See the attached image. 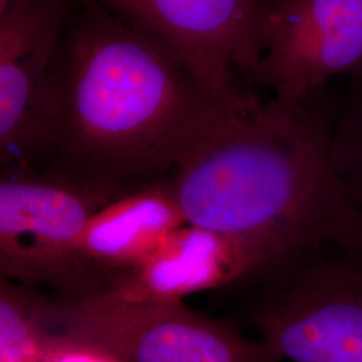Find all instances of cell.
<instances>
[{"mask_svg":"<svg viewBox=\"0 0 362 362\" xmlns=\"http://www.w3.org/2000/svg\"><path fill=\"white\" fill-rule=\"evenodd\" d=\"M362 64V0H270L255 82L286 103H308Z\"/></svg>","mask_w":362,"mask_h":362,"instance_id":"8","label":"cell"},{"mask_svg":"<svg viewBox=\"0 0 362 362\" xmlns=\"http://www.w3.org/2000/svg\"><path fill=\"white\" fill-rule=\"evenodd\" d=\"M11 0H0V11H3L8 4H10Z\"/></svg>","mask_w":362,"mask_h":362,"instance_id":"15","label":"cell"},{"mask_svg":"<svg viewBox=\"0 0 362 362\" xmlns=\"http://www.w3.org/2000/svg\"><path fill=\"white\" fill-rule=\"evenodd\" d=\"M33 362H122L113 351L90 337L67 330H52Z\"/></svg>","mask_w":362,"mask_h":362,"instance_id":"13","label":"cell"},{"mask_svg":"<svg viewBox=\"0 0 362 362\" xmlns=\"http://www.w3.org/2000/svg\"><path fill=\"white\" fill-rule=\"evenodd\" d=\"M118 194L65 170L33 165L3 168L0 181V276L22 285H49L69 296L76 251L91 216Z\"/></svg>","mask_w":362,"mask_h":362,"instance_id":"5","label":"cell"},{"mask_svg":"<svg viewBox=\"0 0 362 362\" xmlns=\"http://www.w3.org/2000/svg\"><path fill=\"white\" fill-rule=\"evenodd\" d=\"M40 309L49 329L90 337L122 362H282L260 339L189 310L182 300L40 294Z\"/></svg>","mask_w":362,"mask_h":362,"instance_id":"4","label":"cell"},{"mask_svg":"<svg viewBox=\"0 0 362 362\" xmlns=\"http://www.w3.org/2000/svg\"><path fill=\"white\" fill-rule=\"evenodd\" d=\"M258 274L246 251L223 233L185 223L101 294L125 300L181 302Z\"/></svg>","mask_w":362,"mask_h":362,"instance_id":"10","label":"cell"},{"mask_svg":"<svg viewBox=\"0 0 362 362\" xmlns=\"http://www.w3.org/2000/svg\"><path fill=\"white\" fill-rule=\"evenodd\" d=\"M338 104L330 132V160L350 203L362 206V64Z\"/></svg>","mask_w":362,"mask_h":362,"instance_id":"12","label":"cell"},{"mask_svg":"<svg viewBox=\"0 0 362 362\" xmlns=\"http://www.w3.org/2000/svg\"><path fill=\"white\" fill-rule=\"evenodd\" d=\"M185 223L170 180L153 181L118 196L86 224L78 240L73 290L61 297L101 294Z\"/></svg>","mask_w":362,"mask_h":362,"instance_id":"9","label":"cell"},{"mask_svg":"<svg viewBox=\"0 0 362 362\" xmlns=\"http://www.w3.org/2000/svg\"><path fill=\"white\" fill-rule=\"evenodd\" d=\"M113 13L153 40L233 110L258 98L233 79L255 81L266 50L270 0H76Z\"/></svg>","mask_w":362,"mask_h":362,"instance_id":"3","label":"cell"},{"mask_svg":"<svg viewBox=\"0 0 362 362\" xmlns=\"http://www.w3.org/2000/svg\"><path fill=\"white\" fill-rule=\"evenodd\" d=\"M40 293L0 276V362H33L52 334Z\"/></svg>","mask_w":362,"mask_h":362,"instance_id":"11","label":"cell"},{"mask_svg":"<svg viewBox=\"0 0 362 362\" xmlns=\"http://www.w3.org/2000/svg\"><path fill=\"white\" fill-rule=\"evenodd\" d=\"M334 246L339 247L341 254L351 259L362 269V206L354 208Z\"/></svg>","mask_w":362,"mask_h":362,"instance_id":"14","label":"cell"},{"mask_svg":"<svg viewBox=\"0 0 362 362\" xmlns=\"http://www.w3.org/2000/svg\"><path fill=\"white\" fill-rule=\"evenodd\" d=\"M78 6L61 50L54 153L62 170L127 194L175 172L240 110L113 13Z\"/></svg>","mask_w":362,"mask_h":362,"instance_id":"2","label":"cell"},{"mask_svg":"<svg viewBox=\"0 0 362 362\" xmlns=\"http://www.w3.org/2000/svg\"><path fill=\"white\" fill-rule=\"evenodd\" d=\"M333 118L322 95L228 115L173 172L185 221L235 240L258 274L336 245L356 207L332 165Z\"/></svg>","mask_w":362,"mask_h":362,"instance_id":"1","label":"cell"},{"mask_svg":"<svg viewBox=\"0 0 362 362\" xmlns=\"http://www.w3.org/2000/svg\"><path fill=\"white\" fill-rule=\"evenodd\" d=\"M254 310L259 339L282 361L362 362V269L311 254L272 272Z\"/></svg>","mask_w":362,"mask_h":362,"instance_id":"6","label":"cell"},{"mask_svg":"<svg viewBox=\"0 0 362 362\" xmlns=\"http://www.w3.org/2000/svg\"><path fill=\"white\" fill-rule=\"evenodd\" d=\"M76 0H11L0 11L1 167L54 153L58 69Z\"/></svg>","mask_w":362,"mask_h":362,"instance_id":"7","label":"cell"}]
</instances>
